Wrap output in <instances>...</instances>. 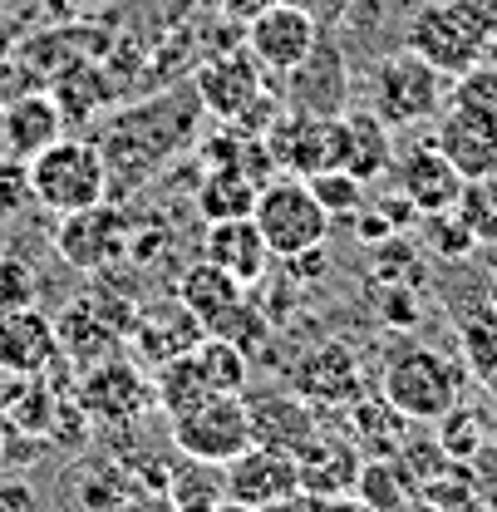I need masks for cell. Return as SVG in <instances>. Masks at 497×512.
Here are the masks:
<instances>
[{"label":"cell","mask_w":497,"mask_h":512,"mask_svg":"<svg viewBox=\"0 0 497 512\" xmlns=\"http://www.w3.org/2000/svg\"><path fill=\"white\" fill-rule=\"evenodd\" d=\"M256 227L266 237V247L276 261H291V256H306V252H320L330 242V227L335 217L315 202V192L306 178L296 173H276L266 178L261 192H256Z\"/></svg>","instance_id":"cell-4"},{"label":"cell","mask_w":497,"mask_h":512,"mask_svg":"<svg viewBox=\"0 0 497 512\" xmlns=\"http://www.w3.org/2000/svg\"><path fill=\"white\" fill-rule=\"evenodd\" d=\"M55 252L79 276H114L133 252V232H128V217L119 212V202L104 197L94 207L64 212L55 222Z\"/></svg>","instance_id":"cell-7"},{"label":"cell","mask_w":497,"mask_h":512,"mask_svg":"<svg viewBox=\"0 0 497 512\" xmlns=\"http://www.w3.org/2000/svg\"><path fill=\"white\" fill-rule=\"evenodd\" d=\"M55 335H60V355H69L79 370H89V365L119 355V345H124V335L99 316L89 301H74V306L55 320Z\"/></svg>","instance_id":"cell-24"},{"label":"cell","mask_w":497,"mask_h":512,"mask_svg":"<svg viewBox=\"0 0 497 512\" xmlns=\"http://www.w3.org/2000/svg\"><path fill=\"white\" fill-rule=\"evenodd\" d=\"M384 320H389V325H414V320H419V301H414L404 286H394V296L384 301Z\"/></svg>","instance_id":"cell-39"},{"label":"cell","mask_w":497,"mask_h":512,"mask_svg":"<svg viewBox=\"0 0 497 512\" xmlns=\"http://www.w3.org/2000/svg\"><path fill=\"white\" fill-rule=\"evenodd\" d=\"M483 20H488V35H493V45H497V0H483Z\"/></svg>","instance_id":"cell-45"},{"label":"cell","mask_w":497,"mask_h":512,"mask_svg":"<svg viewBox=\"0 0 497 512\" xmlns=\"http://www.w3.org/2000/svg\"><path fill=\"white\" fill-rule=\"evenodd\" d=\"M25 178H30V202H40L55 217L109 197V163L89 138H55L50 148L25 158Z\"/></svg>","instance_id":"cell-3"},{"label":"cell","mask_w":497,"mask_h":512,"mask_svg":"<svg viewBox=\"0 0 497 512\" xmlns=\"http://www.w3.org/2000/svg\"><path fill=\"white\" fill-rule=\"evenodd\" d=\"M0 138L5 148L25 163L40 148H50L55 138H64V114L55 104V94H20L5 114H0Z\"/></svg>","instance_id":"cell-21"},{"label":"cell","mask_w":497,"mask_h":512,"mask_svg":"<svg viewBox=\"0 0 497 512\" xmlns=\"http://www.w3.org/2000/svg\"><path fill=\"white\" fill-rule=\"evenodd\" d=\"M286 384H291L306 404H315V409H350V404L365 394L360 355H355L345 340L311 345V350L286 370Z\"/></svg>","instance_id":"cell-11"},{"label":"cell","mask_w":497,"mask_h":512,"mask_svg":"<svg viewBox=\"0 0 497 512\" xmlns=\"http://www.w3.org/2000/svg\"><path fill=\"white\" fill-rule=\"evenodd\" d=\"M178 512H217L227 503V463H207V458H183L178 468H168V488Z\"/></svg>","instance_id":"cell-28"},{"label":"cell","mask_w":497,"mask_h":512,"mask_svg":"<svg viewBox=\"0 0 497 512\" xmlns=\"http://www.w3.org/2000/svg\"><path fill=\"white\" fill-rule=\"evenodd\" d=\"M448 104V74H438L429 60H419L414 50L389 55L374 64L370 79V109L389 128H419L434 124Z\"/></svg>","instance_id":"cell-6"},{"label":"cell","mask_w":497,"mask_h":512,"mask_svg":"<svg viewBox=\"0 0 497 512\" xmlns=\"http://www.w3.org/2000/svg\"><path fill=\"white\" fill-rule=\"evenodd\" d=\"M424 232H429V247H434L438 256H468L473 247H478V237L468 232V222L458 217V207L424 217Z\"/></svg>","instance_id":"cell-36"},{"label":"cell","mask_w":497,"mask_h":512,"mask_svg":"<svg viewBox=\"0 0 497 512\" xmlns=\"http://www.w3.org/2000/svg\"><path fill=\"white\" fill-rule=\"evenodd\" d=\"M399 512H453V508H438V503H429V498L419 493V498H409V503H404Z\"/></svg>","instance_id":"cell-44"},{"label":"cell","mask_w":497,"mask_h":512,"mask_svg":"<svg viewBox=\"0 0 497 512\" xmlns=\"http://www.w3.org/2000/svg\"><path fill=\"white\" fill-rule=\"evenodd\" d=\"M197 94H163V99H148L138 109L114 114V124L104 133L99 153L109 163V192H133L143 188L178 148L192 143V128H197Z\"/></svg>","instance_id":"cell-1"},{"label":"cell","mask_w":497,"mask_h":512,"mask_svg":"<svg viewBox=\"0 0 497 512\" xmlns=\"http://www.w3.org/2000/svg\"><path fill=\"white\" fill-rule=\"evenodd\" d=\"M207 335V325L178 301V291L168 301L143 306L133 330H128V350L138 355L143 370H163L168 360H183L187 350H197V340Z\"/></svg>","instance_id":"cell-12"},{"label":"cell","mask_w":497,"mask_h":512,"mask_svg":"<svg viewBox=\"0 0 497 512\" xmlns=\"http://www.w3.org/2000/svg\"><path fill=\"white\" fill-rule=\"evenodd\" d=\"M256 192H261V183L242 163H232V168H207L197 178L192 202H197L202 222H232V217H251L256 212Z\"/></svg>","instance_id":"cell-25"},{"label":"cell","mask_w":497,"mask_h":512,"mask_svg":"<svg viewBox=\"0 0 497 512\" xmlns=\"http://www.w3.org/2000/svg\"><path fill=\"white\" fill-rule=\"evenodd\" d=\"M291 493H301L296 453L247 444L227 463V498H237V503H247V508H266V503L291 498Z\"/></svg>","instance_id":"cell-17"},{"label":"cell","mask_w":497,"mask_h":512,"mask_svg":"<svg viewBox=\"0 0 497 512\" xmlns=\"http://www.w3.org/2000/svg\"><path fill=\"white\" fill-rule=\"evenodd\" d=\"M340 124H345V168L365 183H379L389 168H394V128L365 109H340Z\"/></svg>","instance_id":"cell-22"},{"label":"cell","mask_w":497,"mask_h":512,"mask_svg":"<svg viewBox=\"0 0 497 512\" xmlns=\"http://www.w3.org/2000/svg\"><path fill=\"white\" fill-rule=\"evenodd\" d=\"M360 463H365V453L355 448V439H350V434L315 429L311 439L296 448L301 493H311V498H340V493H355Z\"/></svg>","instance_id":"cell-18"},{"label":"cell","mask_w":497,"mask_h":512,"mask_svg":"<svg viewBox=\"0 0 497 512\" xmlns=\"http://www.w3.org/2000/svg\"><path fill=\"white\" fill-rule=\"evenodd\" d=\"M438 448L453 458V463H468L478 448H483V419L473 409H463V399L438 419Z\"/></svg>","instance_id":"cell-34"},{"label":"cell","mask_w":497,"mask_h":512,"mask_svg":"<svg viewBox=\"0 0 497 512\" xmlns=\"http://www.w3.org/2000/svg\"><path fill=\"white\" fill-rule=\"evenodd\" d=\"M25 197H30V178H25V163L15 158L0 168V217H15Z\"/></svg>","instance_id":"cell-38"},{"label":"cell","mask_w":497,"mask_h":512,"mask_svg":"<svg viewBox=\"0 0 497 512\" xmlns=\"http://www.w3.org/2000/svg\"><path fill=\"white\" fill-rule=\"evenodd\" d=\"M79 409L99 424H133L153 399V380L138 360H124V355H109L89 370H79Z\"/></svg>","instance_id":"cell-10"},{"label":"cell","mask_w":497,"mask_h":512,"mask_svg":"<svg viewBox=\"0 0 497 512\" xmlns=\"http://www.w3.org/2000/svg\"><path fill=\"white\" fill-rule=\"evenodd\" d=\"M355 498H365L374 512H399L409 498H419V473L409 468L404 453L365 458L360 478H355Z\"/></svg>","instance_id":"cell-27"},{"label":"cell","mask_w":497,"mask_h":512,"mask_svg":"<svg viewBox=\"0 0 497 512\" xmlns=\"http://www.w3.org/2000/svg\"><path fill=\"white\" fill-rule=\"evenodd\" d=\"M306 183H311L315 202H320L335 222H340V217H355V212L370 202V197H365L370 183H365V178H355L350 168H325V173H311Z\"/></svg>","instance_id":"cell-32"},{"label":"cell","mask_w":497,"mask_h":512,"mask_svg":"<svg viewBox=\"0 0 497 512\" xmlns=\"http://www.w3.org/2000/svg\"><path fill=\"white\" fill-rule=\"evenodd\" d=\"M192 360H197L202 380L212 384L217 394H242V389H247V355H242L232 340H222V335H202L197 350H192Z\"/></svg>","instance_id":"cell-30"},{"label":"cell","mask_w":497,"mask_h":512,"mask_svg":"<svg viewBox=\"0 0 497 512\" xmlns=\"http://www.w3.org/2000/svg\"><path fill=\"white\" fill-rule=\"evenodd\" d=\"M40 296V276L25 256L0 252V311H20V306H35Z\"/></svg>","instance_id":"cell-35"},{"label":"cell","mask_w":497,"mask_h":512,"mask_svg":"<svg viewBox=\"0 0 497 512\" xmlns=\"http://www.w3.org/2000/svg\"><path fill=\"white\" fill-rule=\"evenodd\" d=\"M315 508H320V498L291 493V498H276V503H266V508H256V512H315Z\"/></svg>","instance_id":"cell-41"},{"label":"cell","mask_w":497,"mask_h":512,"mask_svg":"<svg viewBox=\"0 0 497 512\" xmlns=\"http://www.w3.org/2000/svg\"><path fill=\"white\" fill-rule=\"evenodd\" d=\"M448 104L497 119V64L493 60H478L473 69H463L458 79H448Z\"/></svg>","instance_id":"cell-33"},{"label":"cell","mask_w":497,"mask_h":512,"mask_svg":"<svg viewBox=\"0 0 497 512\" xmlns=\"http://www.w3.org/2000/svg\"><path fill=\"white\" fill-rule=\"evenodd\" d=\"M114 512H178V508H173V498H168V493L148 488V493H128Z\"/></svg>","instance_id":"cell-40"},{"label":"cell","mask_w":497,"mask_h":512,"mask_svg":"<svg viewBox=\"0 0 497 512\" xmlns=\"http://www.w3.org/2000/svg\"><path fill=\"white\" fill-rule=\"evenodd\" d=\"M394 183L399 192L409 197V207L419 212V217H434V212H448V207H458V197H463V173L438 153L434 138H419V143H409L404 153H394Z\"/></svg>","instance_id":"cell-13"},{"label":"cell","mask_w":497,"mask_h":512,"mask_svg":"<svg viewBox=\"0 0 497 512\" xmlns=\"http://www.w3.org/2000/svg\"><path fill=\"white\" fill-rule=\"evenodd\" d=\"M192 94H197V104H202L212 119L237 124L251 104L266 94V89H261V64L251 60V50L217 55V60L197 64V74H192Z\"/></svg>","instance_id":"cell-14"},{"label":"cell","mask_w":497,"mask_h":512,"mask_svg":"<svg viewBox=\"0 0 497 512\" xmlns=\"http://www.w3.org/2000/svg\"><path fill=\"white\" fill-rule=\"evenodd\" d=\"M458 217L478 237V247H497V168L483 178H468L458 197Z\"/></svg>","instance_id":"cell-31"},{"label":"cell","mask_w":497,"mask_h":512,"mask_svg":"<svg viewBox=\"0 0 497 512\" xmlns=\"http://www.w3.org/2000/svg\"><path fill=\"white\" fill-rule=\"evenodd\" d=\"M345 414H350V439H355V448L365 458H384V453H399V448L409 444L404 439L409 434V419L384 394H360Z\"/></svg>","instance_id":"cell-26"},{"label":"cell","mask_w":497,"mask_h":512,"mask_svg":"<svg viewBox=\"0 0 497 512\" xmlns=\"http://www.w3.org/2000/svg\"><path fill=\"white\" fill-rule=\"evenodd\" d=\"M434 143L438 153L463 173V183L497 168V119H488V114L443 104V114L434 119Z\"/></svg>","instance_id":"cell-19"},{"label":"cell","mask_w":497,"mask_h":512,"mask_svg":"<svg viewBox=\"0 0 497 512\" xmlns=\"http://www.w3.org/2000/svg\"><path fill=\"white\" fill-rule=\"evenodd\" d=\"M488 45H493V35L483 20V0H424L404 30V50H414L448 79L488 60Z\"/></svg>","instance_id":"cell-2"},{"label":"cell","mask_w":497,"mask_h":512,"mask_svg":"<svg viewBox=\"0 0 497 512\" xmlns=\"http://www.w3.org/2000/svg\"><path fill=\"white\" fill-rule=\"evenodd\" d=\"M55 104H60L64 124L69 119H94L109 99H114V89H109V79H104V69L99 64H69L60 79H55Z\"/></svg>","instance_id":"cell-29"},{"label":"cell","mask_w":497,"mask_h":512,"mask_svg":"<svg viewBox=\"0 0 497 512\" xmlns=\"http://www.w3.org/2000/svg\"><path fill=\"white\" fill-rule=\"evenodd\" d=\"M178 301H183L187 311L212 330L217 320L232 316V311L247 301V286H242L237 276H227L222 266H212L207 256H197L183 276H178Z\"/></svg>","instance_id":"cell-23"},{"label":"cell","mask_w":497,"mask_h":512,"mask_svg":"<svg viewBox=\"0 0 497 512\" xmlns=\"http://www.w3.org/2000/svg\"><path fill=\"white\" fill-rule=\"evenodd\" d=\"M55 360H60V335L40 306L0 311V375L35 380V375H50Z\"/></svg>","instance_id":"cell-15"},{"label":"cell","mask_w":497,"mask_h":512,"mask_svg":"<svg viewBox=\"0 0 497 512\" xmlns=\"http://www.w3.org/2000/svg\"><path fill=\"white\" fill-rule=\"evenodd\" d=\"M266 5H276V0H222V15H232V20H242L247 25L256 10H266Z\"/></svg>","instance_id":"cell-43"},{"label":"cell","mask_w":497,"mask_h":512,"mask_svg":"<svg viewBox=\"0 0 497 512\" xmlns=\"http://www.w3.org/2000/svg\"><path fill=\"white\" fill-rule=\"evenodd\" d=\"M379 394L409 419V424H438L458 399H463V375L448 355H438L429 345H404L399 355H389Z\"/></svg>","instance_id":"cell-5"},{"label":"cell","mask_w":497,"mask_h":512,"mask_svg":"<svg viewBox=\"0 0 497 512\" xmlns=\"http://www.w3.org/2000/svg\"><path fill=\"white\" fill-rule=\"evenodd\" d=\"M217 512H256V508H247V503H237V498H227V503H222Z\"/></svg>","instance_id":"cell-46"},{"label":"cell","mask_w":497,"mask_h":512,"mask_svg":"<svg viewBox=\"0 0 497 512\" xmlns=\"http://www.w3.org/2000/svg\"><path fill=\"white\" fill-rule=\"evenodd\" d=\"M315 512H374V508L365 498H355V493H340V498H320Z\"/></svg>","instance_id":"cell-42"},{"label":"cell","mask_w":497,"mask_h":512,"mask_svg":"<svg viewBox=\"0 0 497 512\" xmlns=\"http://www.w3.org/2000/svg\"><path fill=\"white\" fill-rule=\"evenodd\" d=\"M463 345H468L473 370H478L483 380H497V311H493V320H483V325H468V330H463Z\"/></svg>","instance_id":"cell-37"},{"label":"cell","mask_w":497,"mask_h":512,"mask_svg":"<svg viewBox=\"0 0 497 512\" xmlns=\"http://www.w3.org/2000/svg\"><path fill=\"white\" fill-rule=\"evenodd\" d=\"M202 256L212 266H222L227 276H237L242 286H261L271 276V247L256 227V217H232V222H207V237H202Z\"/></svg>","instance_id":"cell-20"},{"label":"cell","mask_w":497,"mask_h":512,"mask_svg":"<svg viewBox=\"0 0 497 512\" xmlns=\"http://www.w3.org/2000/svg\"><path fill=\"white\" fill-rule=\"evenodd\" d=\"M320 40H325V30H320L315 10L301 0H276L247 20V50L266 74H296L315 55Z\"/></svg>","instance_id":"cell-8"},{"label":"cell","mask_w":497,"mask_h":512,"mask_svg":"<svg viewBox=\"0 0 497 512\" xmlns=\"http://www.w3.org/2000/svg\"><path fill=\"white\" fill-rule=\"evenodd\" d=\"M247 399V419H251V444L281 448V453H296V448L320 429V409L306 404L291 384L286 389H256L242 394Z\"/></svg>","instance_id":"cell-16"},{"label":"cell","mask_w":497,"mask_h":512,"mask_svg":"<svg viewBox=\"0 0 497 512\" xmlns=\"http://www.w3.org/2000/svg\"><path fill=\"white\" fill-rule=\"evenodd\" d=\"M5 5H10V0H0V15H5Z\"/></svg>","instance_id":"cell-47"},{"label":"cell","mask_w":497,"mask_h":512,"mask_svg":"<svg viewBox=\"0 0 497 512\" xmlns=\"http://www.w3.org/2000/svg\"><path fill=\"white\" fill-rule=\"evenodd\" d=\"M168 424H173V444H178L183 458L232 463L251 444V419L242 394H212V399L192 404L183 414H173Z\"/></svg>","instance_id":"cell-9"}]
</instances>
